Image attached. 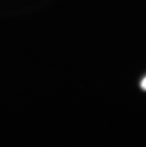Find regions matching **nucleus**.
I'll list each match as a JSON object with an SVG mask.
<instances>
[{
  "mask_svg": "<svg viewBox=\"0 0 146 147\" xmlns=\"http://www.w3.org/2000/svg\"><path fill=\"white\" fill-rule=\"evenodd\" d=\"M141 86L143 90H146V77L141 82Z\"/></svg>",
  "mask_w": 146,
  "mask_h": 147,
  "instance_id": "obj_1",
  "label": "nucleus"
}]
</instances>
